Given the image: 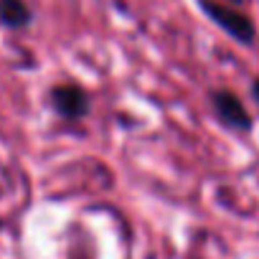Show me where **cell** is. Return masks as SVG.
I'll list each match as a JSON object with an SVG mask.
<instances>
[{
    "instance_id": "6da1fadb",
    "label": "cell",
    "mask_w": 259,
    "mask_h": 259,
    "mask_svg": "<svg viewBox=\"0 0 259 259\" xmlns=\"http://www.w3.org/2000/svg\"><path fill=\"white\" fill-rule=\"evenodd\" d=\"M201 3V8L229 33V36H234L236 41H251L254 38V26H251V21L244 16V13H239V11H234V8H229L226 3H221V0H198Z\"/></svg>"
},
{
    "instance_id": "7a4b0ae2",
    "label": "cell",
    "mask_w": 259,
    "mask_h": 259,
    "mask_svg": "<svg viewBox=\"0 0 259 259\" xmlns=\"http://www.w3.org/2000/svg\"><path fill=\"white\" fill-rule=\"evenodd\" d=\"M51 99H54L56 112H61V114L69 117V119L81 117V114H87V109H89V97H87V92H84L81 87H76V84H61V87H56V89L51 92Z\"/></svg>"
},
{
    "instance_id": "3957f363",
    "label": "cell",
    "mask_w": 259,
    "mask_h": 259,
    "mask_svg": "<svg viewBox=\"0 0 259 259\" xmlns=\"http://www.w3.org/2000/svg\"><path fill=\"white\" fill-rule=\"evenodd\" d=\"M213 107H216L219 117L229 127H236V130H249L251 127V117H249L246 107L239 102L236 94H231V92H216L213 94Z\"/></svg>"
},
{
    "instance_id": "277c9868",
    "label": "cell",
    "mask_w": 259,
    "mask_h": 259,
    "mask_svg": "<svg viewBox=\"0 0 259 259\" xmlns=\"http://www.w3.org/2000/svg\"><path fill=\"white\" fill-rule=\"evenodd\" d=\"M0 21L11 28H21L31 21V11L23 0H0Z\"/></svg>"
},
{
    "instance_id": "5b68a950",
    "label": "cell",
    "mask_w": 259,
    "mask_h": 259,
    "mask_svg": "<svg viewBox=\"0 0 259 259\" xmlns=\"http://www.w3.org/2000/svg\"><path fill=\"white\" fill-rule=\"evenodd\" d=\"M254 97H256V99H259V79H256V81H254Z\"/></svg>"
}]
</instances>
